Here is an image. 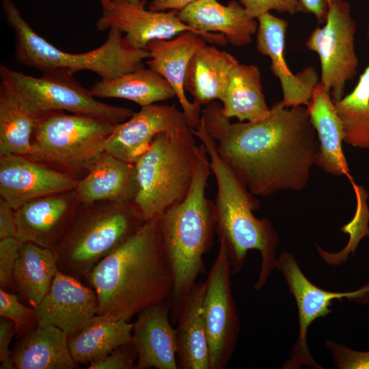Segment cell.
<instances>
[{"mask_svg": "<svg viewBox=\"0 0 369 369\" xmlns=\"http://www.w3.org/2000/svg\"><path fill=\"white\" fill-rule=\"evenodd\" d=\"M200 120L219 156L254 195L299 191L307 185L319 142L305 106L287 107L278 101L262 119L232 123L214 101L202 111Z\"/></svg>", "mask_w": 369, "mask_h": 369, "instance_id": "1", "label": "cell"}, {"mask_svg": "<svg viewBox=\"0 0 369 369\" xmlns=\"http://www.w3.org/2000/svg\"><path fill=\"white\" fill-rule=\"evenodd\" d=\"M98 299V315L129 321L172 289L159 217L146 221L126 241L102 259L87 277Z\"/></svg>", "mask_w": 369, "mask_h": 369, "instance_id": "2", "label": "cell"}, {"mask_svg": "<svg viewBox=\"0 0 369 369\" xmlns=\"http://www.w3.org/2000/svg\"><path fill=\"white\" fill-rule=\"evenodd\" d=\"M210 174L208 155L201 144L187 197L159 217L165 258L172 278V289L166 302L173 323L198 277L205 272L203 257L213 245L214 202L206 196Z\"/></svg>", "mask_w": 369, "mask_h": 369, "instance_id": "3", "label": "cell"}, {"mask_svg": "<svg viewBox=\"0 0 369 369\" xmlns=\"http://www.w3.org/2000/svg\"><path fill=\"white\" fill-rule=\"evenodd\" d=\"M192 131L206 148L210 172L216 180L215 233L219 242L225 245L232 274L243 269L249 250L259 251L261 266L254 288L260 290L275 268L278 235L268 219L254 215V211L259 206L257 200L219 156L203 123L200 121L198 128Z\"/></svg>", "mask_w": 369, "mask_h": 369, "instance_id": "4", "label": "cell"}, {"mask_svg": "<svg viewBox=\"0 0 369 369\" xmlns=\"http://www.w3.org/2000/svg\"><path fill=\"white\" fill-rule=\"evenodd\" d=\"M2 5L14 33L16 59L42 72L66 70L74 74L90 70L102 80H108L144 67V60L149 58L147 49L131 47L122 33L114 28L109 29L105 42L94 50L82 53L61 51L31 28L14 2L3 0Z\"/></svg>", "mask_w": 369, "mask_h": 369, "instance_id": "5", "label": "cell"}, {"mask_svg": "<svg viewBox=\"0 0 369 369\" xmlns=\"http://www.w3.org/2000/svg\"><path fill=\"white\" fill-rule=\"evenodd\" d=\"M195 137L189 126L161 133L135 163L138 191L131 204L143 221L159 217L187 197L197 159Z\"/></svg>", "mask_w": 369, "mask_h": 369, "instance_id": "6", "label": "cell"}, {"mask_svg": "<svg viewBox=\"0 0 369 369\" xmlns=\"http://www.w3.org/2000/svg\"><path fill=\"white\" fill-rule=\"evenodd\" d=\"M144 222L131 204L113 201L79 204L70 228L55 249L58 270L78 279L86 278L96 264Z\"/></svg>", "mask_w": 369, "mask_h": 369, "instance_id": "7", "label": "cell"}, {"mask_svg": "<svg viewBox=\"0 0 369 369\" xmlns=\"http://www.w3.org/2000/svg\"><path fill=\"white\" fill-rule=\"evenodd\" d=\"M115 125L85 114L46 113L38 118L28 157L80 179L105 152Z\"/></svg>", "mask_w": 369, "mask_h": 369, "instance_id": "8", "label": "cell"}, {"mask_svg": "<svg viewBox=\"0 0 369 369\" xmlns=\"http://www.w3.org/2000/svg\"><path fill=\"white\" fill-rule=\"evenodd\" d=\"M0 77L14 92L21 106L37 118L51 112L68 111L118 124L134 113L131 109L96 100L75 80L74 74L66 70L45 72L42 77H34L1 65Z\"/></svg>", "mask_w": 369, "mask_h": 369, "instance_id": "9", "label": "cell"}, {"mask_svg": "<svg viewBox=\"0 0 369 369\" xmlns=\"http://www.w3.org/2000/svg\"><path fill=\"white\" fill-rule=\"evenodd\" d=\"M356 23L350 4L336 0L329 5L326 20L317 27L306 41V46L319 57L320 81L333 101L344 96L346 83L357 72L358 59L355 50Z\"/></svg>", "mask_w": 369, "mask_h": 369, "instance_id": "10", "label": "cell"}, {"mask_svg": "<svg viewBox=\"0 0 369 369\" xmlns=\"http://www.w3.org/2000/svg\"><path fill=\"white\" fill-rule=\"evenodd\" d=\"M230 263L219 242L216 258L205 281L203 312L210 351V369H224L232 358L240 320L231 288Z\"/></svg>", "mask_w": 369, "mask_h": 369, "instance_id": "11", "label": "cell"}, {"mask_svg": "<svg viewBox=\"0 0 369 369\" xmlns=\"http://www.w3.org/2000/svg\"><path fill=\"white\" fill-rule=\"evenodd\" d=\"M275 268L284 275L290 293L294 297L298 310L299 334L290 351V357L284 368L297 369L303 366L312 368H323L312 358L307 343L308 329L316 319L332 312L331 306L334 300H355L369 292V286L354 292H331L318 288L311 282L301 271L295 258L288 252H283L277 258Z\"/></svg>", "mask_w": 369, "mask_h": 369, "instance_id": "12", "label": "cell"}, {"mask_svg": "<svg viewBox=\"0 0 369 369\" xmlns=\"http://www.w3.org/2000/svg\"><path fill=\"white\" fill-rule=\"evenodd\" d=\"M146 3V0L137 4L124 0H111L108 7L102 8L96 28L99 31L114 28L124 33L127 43L137 49H146L152 40L172 39L187 31L198 33L210 43H228L222 34L206 35L193 29L178 18L177 11H152L145 8Z\"/></svg>", "mask_w": 369, "mask_h": 369, "instance_id": "13", "label": "cell"}, {"mask_svg": "<svg viewBox=\"0 0 369 369\" xmlns=\"http://www.w3.org/2000/svg\"><path fill=\"white\" fill-rule=\"evenodd\" d=\"M75 176L22 155H0V197L14 210L32 200L74 189Z\"/></svg>", "mask_w": 369, "mask_h": 369, "instance_id": "14", "label": "cell"}, {"mask_svg": "<svg viewBox=\"0 0 369 369\" xmlns=\"http://www.w3.org/2000/svg\"><path fill=\"white\" fill-rule=\"evenodd\" d=\"M187 126L182 111L175 105L141 107L128 120L115 125L105 142V151L120 160L135 163L149 150L157 135Z\"/></svg>", "mask_w": 369, "mask_h": 369, "instance_id": "15", "label": "cell"}, {"mask_svg": "<svg viewBox=\"0 0 369 369\" xmlns=\"http://www.w3.org/2000/svg\"><path fill=\"white\" fill-rule=\"evenodd\" d=\"M34 309L38 326H53L69 338L97 315L98 299L93 288L58 270L46 295Z\"/></svg>", "mask_w": 369, "mask_h": 369, "instance_id": "16", "label": "cell"}, {"mask_svg": "<svg viewBox=\"0 0 369 369\" xmlns=\"http://www.w3.org/2000/svg\"><path fill=\"white\" fill-rule=\"evenodd\" d=\"M79 202L74 189L38 197L15 210L16 238L55 249L70 228Z\"/></svg>", "mask_w": 369, "mask_h": 369, "instance_id": "17", "label": "cell"}, {"mask_svg": "<svg viewBox=\"0 0 369 369\" xmlns=\"http://www.w3.org/2000/svg\"><path fill=\"white\" fill-rule=\"evenodd\" d=\"M256 49L271 59V69L280 81L282 105L287 107L307 106L313 91L319 83L316 69L308 66L297 74L291 72L284 57L285 36L288 27L286 20L269 12L257 18Z\"/></svg>", "mask_w": 369, "mask_h": 369, "instance_id": "18", "label": "cell"}, {"mask_svg": "<svg viewBox=\"0 0 369 369\" xmlns=\"http://www.w3.org/2000/svg\"><path fill=\"white\" fill-rule=\"evenodd\" d=\"M206 40L193 31H184L169 40H155L147 45L150 69L164 77L174 89L188 126L196 129L200 124L201 107L187 98L184 90L187 68L193 53L206 44Z\"/></svg>", "mask_w": 369, "mask_h": 369, "instance_id": "19", "label": "cell"}, {"mask_svg": "<svg viewBox=\"0 0 369 369\" xmlns=\"http://www.w3.org/2000/svg\"><path fill=\"white\" fill-rule=\"evenodd\" d=\"M166 301L153 305L137 316L131 342L137 354L135 369H178L176 330L172 325Z\"/></svg>", "mask_w": 369, "mask_h": 369, "instance_id": "20", "label": "cell"}, {"mask_svg": "<svg viewBox=\"0 0 369 369\" xmlns=\"http://www.w3.org/2000/svg\"><path fill=\"white\" fill-rule=\"evenodd\" d=\"M178 16L200 33L222 34L228 42L237 47L249 44L258 27L257 18L236 1L223 5L217 0H197L178 12Z\"/></svg>", "mask_w": 369, "mask_h": 369, "instance_id": "21", "label": "cell"}, {"mask_svg": "<svg viewBox=\"0 0 369 369\" xmlns=\"http://www.w3.org/2000/svg\"><path fill=\"white\" fill-rule=\"evenodd\" d=\"M138 191L135 163L104 152L74 189L79 204L113 201L132 204Z\"/></svg>", "mask_w": 369, "mask_h": 369, "instance_id": "22", "label": "cell"}, {"mask_svg": "<svg viewBox=\"0 0 369 369\" xmlns=\"http://www.w3.org/2000/svg\"><path fill=\"white\" fill-rule=\"evenodd\" d=\"M306 108L319 142L316 165L329 174L346 176L353 181L342 148L344 141L342 122L330 93L320 83L314 88Z\"/></svg>", "mask_w": 369, "mask_h": 369, "instance_id": "23", "label": "cell"}, {"mask_svg": "<svg viewBox=\"0 0 369 369\" xmlns=\"http://www.w3.org/2000/svg\"><path fill=\"white\" fill-rule=\"evenodd\" d=\"M239 62L230 53L206 44L200 47L189 62L184 90L198 106L221 101L234 68Z\"/></svg>", "mask_w": 369, "mask_h": 369, "instance_id": "24", "label": "cell"}, {"mask_svg": "<svg viewBox=\"0 0 369 369\" xmlns=\"http://www.w3.org/2000/svg\"><path fill=\"white\" fill-rule=\"evenodd\" d=\"M205 282H197L182 303L177 323V362L180 369H210V351L203 312Z\"/></svg>", "mask_w": 369, "mask_h": 369, "instance_id": "25", "label": "cell"}, {"mask_svg": "<svg viewBox=\"0 0 369 369\" xmlns=\"http://www.w3.org/2000/svg\"><path fill=\"white\" fill-rule=\"evenodd\" d=\"M13 369H74L68 336L53 326H38L20 337L11 350Z\"/></svg>", "mask_w": 369, "mask_h": 369, "instance_id": "26", "label": "cell"}, {"mask_svg": "<svg viewBox=\"0 0 369 369\" xmlns=\"http://www.w3.org/2000/svg\"><path fill=\"white\" fill-rule=\"evenodd\" d=\"M54 249L22 243L13 272L16 292L33 308L46 295L58 271Z\"/></svg>", "mask_w": 369, "mask_h": 369, "instance_id": "27", "label": "cell"}, {"mask_svg": "<svg viewBox=\"0 0 369 369\" xmlns=\"http://www.w3.org/2000/svg\"><path fill=\"white\" fill-rule=\"evenodd\" d=\"M221 102L222 114L230 120L253 122L267 116L271 107L265 100L258 68L239 62L232 71Z\"/></svg>", "mask_w": 369, "mask_h": 369, "instance_id": "28", "label": "cell"}, {"mask_svg": "<svg viewBox=\"0 0 369 369\" xmlns=\"http://www.w3.org/2000/svg\"><path fill=\"white\" fill-rule=\"evenodd\" d=\"M133 323L96 315L68 338L74 359L87 364L98 361L116 348L131 341Z\"/></svg>", "mask_w": 369, "mask_h": 369, "instance_id": "29", "label": "cell"}, {"mask_svg": "<svg viewBox=\"0 0 369 369\" xmlns=\"http://www.w3.org/2000/svg\"><path fill=\"white\" fill-rule=\"evenodd\" d=\"M89 90L95 98L126 99L141 107L176 97L174 89L164 77L144 67L112 79H100Z\"/></svg>", "mask_w": 369, "mask_h": 369, "instance_id": "30", "label": "cell"}, {"mask_svg": "<svg viewBox=\"0 0 369 369\" xmlns=\"http://www.w3.org/2000/svg\"><path fill=\"white\" fill-rule=\"evenodd\" d=\"M38 118L27 111L5 82L0 83V155L29 156Z\"/></svg>", "mask_w": 369, "mask_h": 369, "instance_id": "31", "label": "cell"}, {"mask_svg": "<svg viewBox=\"0 0 369 369\" xmlns=\"http://www.w3.org/2000/svg\"><path fill=\"white\" fill-rule=\"evenodd\" d=\"M333 103L342 122L344 142L369 148V64L353 90Z\"/></svg>", "mask_w": 369, "mask_h": 369, "instance_id": "32", "label": "cell"}, {"mask_svg": "<svg viewBox=\"0 0 369 369\" xmlns=\"http://www.w3.org/2000/svg\"><path fill=\"white\" fill-rule=\"evenodd\" d=\"M351 183L357 197V210L353 220L342 228L343 232H347L350 235L348 243L343 250L339 253L333 254L326 252L317 247L320 256L327 263L330 264H341L344 262L351 252L354 254L361 239L364 236H369L368 228L369 211L366 202V192L361 187L355 184L354 181Z\"/></svg>", "mask_w": 369, "mask_h": 369, "instance_id": "33", "label": "cell"}, {"mask_svg": "<svg viewBox=\"0 0 369 369\" xmlns=\"http://www.w3.org/2000/svg\"><path fill=\"white\" fill-rule=\"evenodd\" d=\"M0 317L12 321L17 338L38 327V316L36 310L19 300L18 295L0 288Z\"/></svg>", "mask_w": 369, "mask_h": 369, "instance_id": "34", "label": "cell"}, {"mask_svg": "<svg viewBox=\"0 0 369 369\" xmlns=\"http://www.w3.org/2000/svg\"><path fill=\"white\" fill-rule=\"evenodd\" d=\"M22 242L16 237L0 239V287L16 292L13 272Z\"/></svg>", "mask_w": 369, "mask_h": 369, "instance_id": "35", "label": "cell"}, {"mask_svg": "<svg viewBox=\"0 0 369 369\" xmlns=\"http://www.w3.org/2000/svg\"><path fill=\"white\" fill-rule=\"evenodd\" d=\"M325 346L331 353L334 366L339 369H369V351H353L332 340Z\"/></svg>", "mask_w": 369, "mask_h": 369, "instance_id": "36", "label": "cell"}, {"mask_svg": "<svg viewBox=\"0 0 369 369\" xmlns=\"http://www.w3.org/2000/svg\"><path fill=\"white\" fill-rule=\"evenodd\" d=\"M137 354L132 342L123 344L104 358L89 364V369H135Z\"/></svg>", "mask_w": 369, "mask_h": 369, "instance_id": "37", "label": "cell"}, {"mask_svg": "<svg viewBox=\"0 0 369 369\" xmlns=\"http://www.w3.org/2000/svg\"><path fill=\"white\" fill-rule=\"evenodd\" d=\"M247 13L253 18L275 10L294 15L302 10L298 0H240Z\"/></svg>", "mask_w": 369, "mask_h": 369, "instance_id": "38", "label": "cell"}, {"mask_svg": "<svg viewBox=\"0 0 369 369\" xmlns=\"http://www.w3.org/2000/svg\"><path fill=\"white\" fill-rule=\"evenodd\" d=\"M16 335L14 323L9 319L0 318V361L1 369H13L11 361L10 342Z\"/></svg>", "mask_w": 369, "mask_h": 369, "instance_id": "39", "label": "cell"}, {"mask_svg": "<svg viewBox=\"0 0 369 369\" xmlns=\"http://www.w3.org/2000/svg\"><path fill=\"white\" fill-rule=\"evenodd\" d=\"M16 232L15 210L0 197V239L16 237Z\"/></svg>", "mask_w": 369, "mask_h": 369, "instance_id": "40", "label": "cell"}, {"mask_svg": "<svg viewBox=\"0 0 369 369\" xmlns=\"http://www.w3.org/2000/svg\"><path fill=\"white\" fill-rule=\"evenodd\" d=\"M336 0H298L302 12L311 13L320 23H325L329 5Z\"/></svg>", "mask_w": 369, "mask_h": 369, "instance_id": "41", "label": "cell"}, {"mask_svg": "<svg viewBox=\"0 0 369 369\" xmlns=\"http://www.w3.org/2000/svg\"><path fill=\"white\" fill-rule=\"evenodd\" d=\"M197 0H152L148 9L154 12L175 10L180 12Z\"/></svg>", "mask_w": 369, "mask_h": 369, "instance_id": "42", "label": "cell"}, {"mask_svg": "<svg viewBox=\"0 0 369 369\" xmlns=\"http://www.w3.org/2000/svg\"><path fill=\"white\" fill-rule=\"evenodd\" d=\"M111 3V0H100L102 8L108 7Z\"/></svg>", "mask_w": 369, "mask_h": 369, "instance_id": "43", "label": "cell"}, {"mask_svg": "<svg viewBox=\"0 0 369 369\" xmlns=\"http://www.w3.org/2000/svg\"><path fill=\"white\" fill-rule=\"evenodd\" d=\"M126 1H128L131 3L137 4L139 3L141 0H124Z\"/></svg>", "mask_w": 369, "mask_h": 369, "instance_id": "44", "label": "cell"}, {"mask_svg": "<svg viewBox=\"0 0 369 369\" xmlns=\"http://www.w3.org/2000/svg\"><path fill=\"white\" fill-rule=\"evenodd\" d=\"M367 36L369 37V25L368 27Z\"/></svg>", "mask_w": 369, "mask_h": 369, "instance_id": "45", "label": "cell"}]
</instances>
